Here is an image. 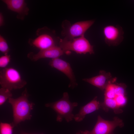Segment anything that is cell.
Listing matches in <instances>:
<instances>
[{
	"mask_svg": "<svg viewBox=\"0 0 134 134\" xmlns=\"http://www.w3.org/2000/svg\"><path fill=\"white\" fill-rule=\"evenodd\" d=\"M2 1L6 5L8 8L18 13L19 15H27L29 9L24 0H3Z\"/></svg>",
	"mask_w": 134,
	"mask_h": 134,
	"instance_id": "14",
	"label": "cell"
},
{
	"mask_svg": "<svg viewBox=\"0 0 134 134\" xmlns=\"http://www.w3.org/2000/svg\"><path fill=\"white\" fill-rule=\"evenodd\" d=\"M97 98V97H95L91 101L81 108L79 112L74 115V119L76 121H81L87 115L100 108V103L98 100Z\"/></svg>",
	"mask_w": 134,
	"mask_h": 134,
	"instance_id": "13",
	"label": "cell"
},
{
	"mask_svg": "<svg viewBox=\"0 0 134 134\" xmlns=\"http://www.w3.org/2000/svg\"><path fill=\"white\" fill-rule=\"evenodd\" d=\"M59 46L65 53L70 51L75 52L77 53L90 54L94 52L93 46L84 37V35L77 38L68 39L64 38L60 39Z\"/></svg>",
	"mask_w": 134,
	"mask_h": 134,
	"instance_id": "3",
	"label": "cell"
},
{
	"mask_svg": "<svg viewBox=\"0 0 134 134\" xmlns=\"http://www.w3.org/2000/svg\"><path fill=\"white\" fill-rule=\"evenodd\" d=\"M12 94L10 90L1 87L0 89V105H1L7 99L12 98Z\"/></svg>",
	"mask_w": 134,
	"mask_h": 134,
	"instance_id": "15",
	"label": "cell"
},
{
	"mask_svg": "<svg viewBox=\"0 0 134 134\" xmlns=\"http://www.w3.org/2000/svg\"><path fill=\"white\" fill-rule=\"evenodd\" d=\"M126 88V86L124 83H118L116 81L112 82L108 85L105 90L104 98L112 100L118 107L121 108L127 103Z\"/></svg>",
	"mask_w": 134,
	"mask_h": 134,
	"instance_id": "6",
	"label": "cell"
},
{
	"mask_svg": "<svg viewBox=\"0 0 134 134\" xmlns=\"http://www.w3.org/2000/svg\"><path fill=\"white\" fill-rule=\"evenodd\" d=\"M76 134H82L80 133L79 132L78 133H77Z\"/></svg>",
	"mask_w": 134,
	"mask_h": 134,
	"instance_id": "21",
	"label": "cell"
},
{
	"mask_svg": "<svg viewBox=\"0 0 134 134\" xmlns=\"http://www.w3.org/2000/svg\"><path fill=\"white\" fill-rule=\"evenodd\" d=\"M68 93H63L62 97L59 100L52 102L46 103L47 107L51 108L56 113V121L62 122L64 119L68 122L74 119V115L73 113L74 108L77 106L78 103L76 102H71L69 99Z\"/></svg>",
	"mask_w": 134,
	"mask_h": 134,
	"instance_id": "2",
	"label": "cell"
},
{
	"mask_svg": "<svg viewBox=\"0 0 134 134\" xmlns=\"http://www.w3.org/2000/svg\"><path fill=\"white\" fill-rule=\"evenodd\" d=\"M20 134H29L28 133L24 132H22V133H21Z\"/></svg>",
	"mask_w": 134,
	"mask_h": 134,
	"instance_id": "20",
	"label": "cell"
},
{
	"mask_svg": "<svg viewBox=\"0 0 134 134\" xmlns=\"http://www.w3.org/2000/svg\"><path fill=\"white\" fill-rule=\"evenodd\" d=\"M11 60L10 56L8 54H4L0 57V67L3 68L6 67Z\"/></svg>",
	"mask_w": 134,
	"mask_h": 134,
	"instance_id": "18",
	"label": "cell"
},
{
	"mask_svg": "<svg viewBox=\"0 0 134 134\" xmlns=\"http://www.w3.org/2000/svg\"><path fill=\"white\" fill-rule=\"evenodd\" d=\"M94 20L77 22L65 28L63 27L62 35L64 38L71 39L83 35L94 24Z\"/></svg>",
	"mask_w": 134,
	"mask_h": 134,
	"instance_id": "7",
	"label": "cell"
},
{
	"mask_svg": "<svg viewBox=\"0 0 134 134\" xmlns=\"http://www.w3.org/2000/svg\"><path fill=\"white\" fill-rule=\"evenodd\" d=\"M103 32L105 42L109 46H117L123 40L124 32L119 25H107L103 28Z\"/></svg>",
	"mask_w": 134,
	"mask_h": 134,
	"instance_id": "8",
	"label": "cell"
},
{
	"mask_svg": "<svg viewBox=\"0 0 134 134\" xmlns=\"http://www.w3.org/2000/svg\"><path fill=\"white\" fill-rule=\"evenodd\" d=\"M13 128L11 124L1 122L0 134H13Z\"/></svg>",
	"mask_w": 134,
	"mask_h": 134,
	"instance_id": "16",
	"label": "cell"
},
{
	"mask_svg": "<svg viewBox=\"0 0 134 134\" xmlns=\"http://www.w3.org/2000/svg\"><path fill=\"white\" fill-rule=\"evenodd\" d=\"M29 43L31 45L38 48L40 50L56 46L53 37L46 34L40 35L35 39H31Z\"/></svg>",
	"mask_w": 134,
	"mask_h": 134,
	"instance_id": "12",
	"label": "cell"
},
{
	"mask_svg": "<svg viewBox=\"0 0 134 134\" xmlns=\"http://www.w3.org/2000/svg\"><path fill=\"white\" fill-rule=\"evenodd\" d=\"M20 72L12 67L3 68L0 71V84L1 87L12 90L21 89L27 84Z\"/></svg>",
	"mask_w": 134,
	"mask_h": 134,
	"instance_id": "4",
	"label": "cell"
},
{
	"mask_svg": "<svg viewBox=\"0 0 134 134\" xmlns=\"http://www.w3.org/2000/svg\"><path fill=\"white\" fill-rule=\"evenodd\" d=\"M64 53V51L59 46L56 45L46 49L40 50L36 54L29 53L27 56L32 61H36L42 58H50L52 59L59 58Z\"/></svg>",
	"mask_w": 134,
	"mask_h": 134,
	"instance_id": "11",
	"label": "cell"
},
{
	"mask_svg": "<svg viewBox=\"0 0 134 134\" xmlns=\"http://www.w3.org/2000/svg\"><path fill=\"white\" fill-rule=\"evenodd\" d=\"M49 64L63 73L68 78L70 81L69 87L73 88L77 85L75 77L69 63L58 58L52 59Z\"/></svg>",
	"mask_w": 134,
	"mask_h": 134,
	"instance_id": "9",
	"label": "cell"
},
{
	"mask_svg": "<svg viewBox=\"0 0 134 134\" xmlns=\"http://www.w3.org/2000/svg\"><path fill=\"white\" fill-rule=\"evenodd\" d=\"M124 123L121 119L115 117L111 121L106 120L98 115L94 128L91 131H80L82 134H113V131L117 127H122Z\"/></svg>",
	"mask_w": 134,
	"mask_h": 134,
	"instance_id": "5",
	"label": "cell"
},
{
	"mask_svg": "<svg viewBox=\"0 0 134 134\" xmlns=\"http://www.w3.org/2000/svg\"><path fill=\"white\" fill-rule=\"evenodd\" d=\"M4 23V19L3 15L1 13H0V26H2Z\"/></svg>",
	"mask_w": 134,
	"mask_h": 134,
	"instance_id": "19",
	"label": "cell"
},
{
	"mask_svg": "<svg viewBox=\"0 0 134 134\" xmlns=\"http://www.w3.org/2000/svg\"><path fill=\"white\" fill-rule=\"evenodd\" d=\"M29 94L26 88L20 96L16 98H11L8 102L12 106L13 112V121L11 124L14 128L21 122L30 120L32 117L31 112L34 104L28 100Z\"/></svg>",
	"mask_w": 134,
	"mask_h": 134,
	"instance_id": "1",
	"label": "cell"
},
{
	"mask_svg": "<svg viewBox=\"0 0 134 134\" xmlns=\"http://www.w3.org/2000/svg\"><path fill=\"white\" fill-rule=\"evenodd\" d=\"M116 79L112 77L110 73L101 70L99 75L89 78H84L83 80L102 91L105 89L110 83L116 81Z\"/></svg>",
	"mask_w": 134,
	"mask_h": 134,
	"instance_id": "10",
	"label": "cell"
},
{
	"mask_svg": "<svg viewBox=\"0 0 134 134\" xmlns=\"http://www.w3.org/2000/svg\"><path fill=\"white\" fill-rule=\"evenodd\" d=\"M9 48L6 40L1 36L0 35V51L4 54H8Z\"/></svg>",
	"mask_w": 134,
	"mask_h": 134,
	"instance_id": "17",
	"label": "cell"
}]
</instances>
